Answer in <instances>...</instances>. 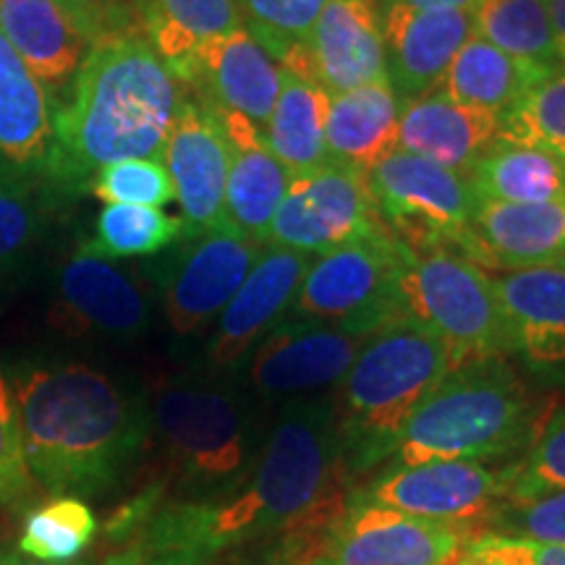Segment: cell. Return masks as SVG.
Here are the masks:
<instances>
[{"mask_svg":"<svg viewBox=\"0 0 565 565\" xmlns=\"http://www.w3.org/2000/svg\"><path fill=\"white\" fill-rule=\"evenodd\" d=\"M345 479L333 391L280 404L252 477L212 500H162L137 536L145 565H212L236 550L275 542L303 565L341 513Z\"/></svg>","mask_w":565,"mask_h":565,"instance_id":"1","label":"cell"},{"mask_svg":"<svg viewBox=\"0 0 565 565\" xmlns=\"http://www.w3.org/2000/svg\"><path fill=\"white\" fill-rule=\"evenodd\" d=\"M32 479L55 498L116 490L150 440L145 395L89 364H32L13 374Z\"/></svg>","mask_w":565,"mask_h":565,"instance_id":"2","label":"cell"},{"mask_svg":"<svg viewBox=\"0 0 565 565\" xmlns=\"http://www.w3.org/2000/svg\"><path fill=\"white\" fill-rule=\"evenodd\" d=\"M183 97L186 87L141 34L92 45L68 100L53 110L42 160L47 186L82 194L92 175L113 162L162 160Z\"/></svg>","mask_w":565,"mask_h":565,"instance_id":"3","label":"cell"},{"mask_svg":"<svg viewBox=\"0 0 565 565\" xmlns=\"http://www.w3.org/2000/svg\"><path fill=\"white\" fill-rule=\"evenodd\" d=\"M450 370L454 359L440 338L406 315L366 338L333 391L345 484L387 463L412 414Z\"/></svg>","mask_w":565,"mask_h":565,"instance_id":"4","label":"cell"},{"mask_svg":"<svg viewBox=\"0 0 565 565\" xmlns=\"http://www.w3.org/2000/svg\"><path fill=\"white\" fill-rule=\"evenodd\" d=\"M545 422V406L508 359L461 364L422 401L395 454L380 469L433 461H515Z\"/></svg>","mask_w":565,"mask_h":565,"instance_id":"5","label":"cell"},{"mask_svg":"<svg viewBox=\"0 0 565 565\" xmlns=\"http://www.w3.org/2000/svg\"><path fill=\"white\" fill-rule=\"evenodd\" d=\"M259 401L238 377L168 380L152 395L150 435L158 440L179 500H212L242 487L267 433Z\"/></svg>","mask_w":565,"mask_h":565,"instance_id":"6","label":"cell"},{"mask_svg":"<svg viewBox=\"0 0 565 565\" xmlns=\"http://www.w3.org/2000/svg\"><path fill=\"white\" fill-rule=\"evenodd\" d=\"M401 312L437 335L461 364L508 359L503 312L490 275L458 249H408L398 280Z\"/></svg>","mask_w":565,"mask_h":565,"instance_id":"7","label":"cell"},{"mask_svg":"<svg viewBox=\"0 0 565 565\" xmlns=\"http://www.w3.org/2000/svg\"><path fill=\"white\" fill-rule=\"evenodd\" d=\"M408 249L391 228H380L309 263L291 320L328 322L372 335L401 317L398 280Z\"/></svg>","mask_w":565,"mask_h":565,"instance_id":"8","label":"cell"},{"mask_svg":"<svg viewBox=\"0 0 565 565\" xmlns=\"http://www.w3.org/2000/svg\"><path fill=\"white\" fill-rule=\"evenodd\" d=\"M513 463L433 461L380 469L366 482L353 484L345 500L393 508L443 524L487 529L508 503Z\"/></svg>","mask_w":565,"mask_h":565,"instance_id":"9","label":"cell"},{"mask_svg":"<svg viewBox=\"0 0 565 565\" xmlns=\"http://www.w3.org/2000/svg\"><path fill=\"white\" fill-rule=\"evenodd\" d=\"M380 215L406 249H458L469 231L475 194L469 179L395 150L370 173Z\"/></svg>","mask_w":565,"mask_h":565,"instance_id":"10","label":"cell"},{"mask_svg":"<svg viewBox=\"0 0 565 565\" xmlns=\"http://www.w3.org/2000/svg\"><path fill=\"white\" fill-rule=\"evenodd\" d=\"M479 532L343 500L303 565H443L463 555Z\"/></svg>","mask_w":565,"mask_h":565,"instance_id":"11","label":"cell"},{"mask_svg":"<svg viewBox=\"0 0 565 565\" xmlns=\"http://www.w3.org/2000/svg\"><path fill=\"white\" fill-rule=\"evenodd\" d=\"M366 338L338 324L286 317L254 345L236 377L259 404L330 393L341 385Z\"/></svg>","mask_w":565,"mask_h":565,"instance_id":"12","label":"cell"},{"mask_svg":"<svg viewBox=\"0 0 565 565\" xmlns=\"http://www.w3.org/2000/svg\"><path fill=\"white\" fill-rule=\"evenodd\" d=\"M380 228L387 225L372 196L370 175L324 162L288 183L267 244L322 257Z\"/></svg>","mask_w":565,"mask_h":565,"instance_id":"13","label":"cell"},{"mask_svg":"<svg viewBox=\"0 0 565 565\" xmlns=\"http://www.w3.org/2000/svg\"><path fill=\"white\" fill-rule=\"evenodd\" d=\"M265 246L228 225L175 246L154 267L168 328L186 338L221 317Z\"/></svg>","mask_w":565,"mask_h":565,"instance_id":"14","label":"cell"},{"mask_svg":"<svg viewBox=\"0 0 565 565\" xmlns=\"http://www.w3.org/2000/svg\"><path fill=\"white\" fill-rule=\"evenodd\" d=\"M508 356L536 385L565 387V265L508 270L492 278Z\"/></svg>","mask_w":565,"mask_h":565,"instance_id":"15","label":"cell"},{"mask_svg":"<svg viewBox=\"0 0 565 565\" xmlns=\"http://www.w3.org/2000/svg\"><path fill=\"white\" fill-rule=\"evenodd\" d=\"M307 270V254L275 244L265 246L228 307L221 312L215 333L204 345V364L210 374L236 377L254 345L291 312V303Z\"/></svg>","mask_w":565,"mask_h":565,"instance_id":"16","label":"cell"},{"mask_svg":"<svg viewBox=\"0 0 565 565\" xmlns=\"http://www.w3.org/2000/svg\"><path fill=\"white\" fill-rule=\"evenodd\" d=\"M162 160L181 204V221L186 228L183 238L225 228L231 145L215 110L200 97L189 95V89L168 134Z\"/></svg>","mask_w":565,"mask_h":565,"instance_id":"17","label":"cell"},{"mask_svg":"<svg viewBox=\"0 0 565 565\" xmlns=\"http://www.w3.org/2000/svg\"><path fill=\"white\" fill-rule=\"evenodd\" d=\"M171 71L194 97L221 110L238 113L263 131L286 74L246 26L207 42Z\"/></svg>","mask_w":565,"mask_h":565,"instance_id":"18","label":"cell"},{"mask_svg":"<svg viewBox=\"0 0 565 565\" xmlns=\"http://www.w3.org/2000/svg\"><path fill=\"white\" fill-rule=\"evenodd\" d=\"M51 322L68 335L137 338L150 324V296L134 273L79 249L58 275Z\"/></svg>","mask_w":565,"mask_h":565,"instance_id":"19","label":"cell"},{"mask_svg":"<svg viewBox=\"0 0 565 565\" xmlns=\"http://www.w3.org/2000/svg\"><path fill=\"white\" fill-rule=\"evenodd\" d=\"M387 79L401 103L433 92L475 34V9L414 11L380 3Z\"/></svg>","mask_w":565,"mask_h":565,"instance_id":"20","label":"cell"},{"mask_svg":"<svg viewBox=\"0 0 565 565\" xmlns=\"http://www.w3.org/2000/svg\"><path fill=\"white\" fill-rule=\"evenodd\" d=\"M458 252L494 270L565 265V196L542 204L475 202Z\"/></svg>","mask_w":565,"mask_h":565,"instance_id":"21","label":"cell"},{"mask_svg":"<svg viewBox=\"0 0 565 565\" xmlns=\"http://www.w3.org/2000/svg\"><path fill=\"white\" fill-rule=\"evenodd\" d=\"M312 79L330 95L385 79L380 0H328L309 38Z\"/></svg>","mask_w":565,"mask_h":565,"instance_id":"22","label":"cell"},{"mask_svg":"<svg viewBox=\"0 0 565 565\" xmlns=\"http://www.w3.org/2000/svg\"><path fill=\"white\" fill-rule=\"evenodd\" d=\"M498 145L500 116L494 113L466 108L437 89L401 103V152L416 154L469 179L477 162Z\"/></svg>","mask_w":565,"mask_h":565,"instance_id":"23","label":"cell"},{"mask_svg":"<svg viewBox=\"0 0 565 565\" xmlns=\"http://www.w3.org/2000/svg\"><path fill=\"white\" fill-rule=\"evenodd\" d=\"M210 105V103H207ZM215 110L231 145L228 183H225V223L246 238L267 244L275 212L286 196L291 175L275 160L265 145V131L244 116L231 110Z\"/></svg>","mask_w":565,"mask_h":565,"instance_id":"24","label":"cell"},{"mask_svg":"<svg viewBox=\"0 0 565 565\" xmlns=\"http://www.w3.org/2000/svg\"><path fill=\"white\" fill-rule=\"evenodd\" d=\"M401 100L391 79L330 95L328 110V162L370 175L385 158L398 150Z\"/></svg>","mask_w":565,"mask_h":565,"instance_id":"25","label":"cell"},{"mask_svg":"<svg viewBox=\"0 0 565 565\" xmlns=\"http://www.w3.org/2000/svg\"><path fill=\"white\" fill-rule=\"evenodd\" d=\"M0 34L34 79L53 89L79 71L92 47L58 0H0Z\"/></svg>","mask_w":565,"mask_h":565,"instance_id":"26","label":"cell"},{"mask_svg":"<svg viewBox=\"0 0 565 565\" xmlns=\"http://www.w3.org/2000/svg\"><path fill=\"white\" fill-rule=\"evenodd\" d=\"M553 71L555 68L540 66V63L513 58L471 34V40L456 53L454 63L435 89L466 108H479L503 118L536 82H542Z\"/></svg>","mask_w":565,"mask_h":565,"instance_id":"27","label":"cell"},{"mask_svg":"<svg viewBox=\"0 0 565 565\" xmlns=\"http://www.w3.org/2000/svg\"><path fill=\"white\" fill-rule=\"evenodd\" d=\"M51 134V97L0 34V158L13 168H42Z\"/></svg>","mask_w":565,"mask_h":565,"instance_id":"28","label":"cell"},{"mask_svg":"<svg viewBox=\"0 0 565 565\" xmlns=\"http://www.w3.org/2000/svg\"><path fill=\"white\" fill-rule=\"evenodd\" d=\"M328 110L330 92L322 84L288 71L282 74L280 95L265 126V145L291 179L328 162Z\"/></svg>","mask_w":565,"mask_h":565,"instance_id":"29","label":"cell"},{"mask_svg":"<svg viewBox=\"0 0 565 565\" xmlns=\"http://www.w3.org/2000/svg\"><path fill=\"white\" fill-rule=\"evenodd\" d=\"M139 21L145 40L168 68L244 26L236 0H139Z\"/></svg>","mask_w":565,"mask_h":565,"instance_id":"30","label":"cell"},{"mask_svg":"<svg viewBox=\"0 0 565 565\" xmlns=\"http://www.w3.org/2000/svg\"><path fill=\"white\" fill-rule=\"evenodd\" d=\"M475 202L542 204L565 196V160L532 147L498 145L469 173Z\"/></svg>","mask_w":565,"mask_h":565,"instance_id":"31","label":"cell"},{"mask_svg":"<svg viewBox=\"0 0 565 565\" xmlns=\"http://www.w3.org/2000/svg\"><path fill=\"white\" fill-rule=\"evenodd\" d=\"M324 3L328 0H236L246 30L288 74L303 79H312L309 38Z\"/></svg>","mask_w":565,"mask_h":565,"instance_id":"32","label":"cell"},{"mask_svg":"<svg viewBox=\"0 0 565 565\" xmlns=\"http://www.w3.org/2000/svg\"><path fill=\"white\" fill-rule=\"evenodd\" d=\"M475 34L519 61L561 66L545 0H479Z\"/></svg>","mask_w":565,"mask_h":565,"instance_id":"33","label":"cell"},{"mask_svg":"<svg viewBox=\"0 0 565 565\" xmlns=\"http://www.w3.org/2000/svg\"><path fill=\"white\" fill-rule=\"evenodd\" d=\"M186 236L181 217L166 215L160 207H137V204H108L95 223V236L82 252L103 259L147 257L173 246Z\"/></svg>","mask_w":565,"mask_h":565,"instance_id":"34","label":"cell"},{"mask_svg":"<svg viewBox=\"0 0 565 565\" xmlns=\"http://www.w3.org/2000/svg\"><path fill=\"white\" fill-rule=\"evenodd\" d=\"M97 534V515L79 498H53L26 513L17 550L42 563H74Z\"/></svg>","mask_w":565,"mask_h":565,"instance_id":"35","label":"cell"},{"mask_svg":"<svg viewBox=\"0 0 565 565\" xmlns=\"http://www.w3.org/2000/svg\"><path fill=\"white\" fill-rule=\"evenodd\" d=\"M500 145L532 147L565 160V66L536 82L500 118Z\"/></svg>","mask_w":565,"mask_h":565,"instance_id":"36","label":"cell"},{"mask_svg":"<svg viewBox=\"0 0 565 565\" xmlns=\"http://www.w3.org/2000/svg\"><path fill=\"white\" fill-rule=\"evenodd\" d=\"M565 492V408L547 416L529 450L513 463L508 503Z\"/></svg>","mask_w":565,"mask_h":565,"instance_id":"37","label":"cell"},{"mask_svg":"<svg viewBox=\"0 0 565 565\" xmlns=\"http://www.w3.org/2000/svg\"><path fill=\"white\" fill-rule=\"evenodd\" d=\"M87 192L108 204L162 207L175 200L171 173L160 160L137 158L105 166L92 175Z\"/></svg>","mask_w":565,"mask_h":565,"instance_id":"38","label":"cell"},{"mask_svg":"<svg viewBox=\"0 0 565 565\" xmlns=\"http://www.w3.org/2000/svg\"><path fill=\"white\" fill-rule=\"evenodd\" d=\"M45 225V194L30 181L0 179V263H11L38 242Z\"/></svg>","mask_w":565,"mask_h":565,"instance_id":"39","label":"cell"},{"mask_svg":"<svg viewBox=\"0 0 565 565\" xmlns=\"http://www.w3.org/2000/svg\"><path fill=\"white\" fill-rule=\"evenodd\" d=\"M34 490H38V482L26 466L11 385L0 374V508L26 505Z\"/></svg>","mask_w":565,"mask_h":565,"instance_id":"40","label":"cell"},{"mask_svg":"<svg viewBox=\"0 0 565 565\" xmlns=\"http://www.w3.org/2000/svg\"><path fill=\"white\" fill-rule=\"evenodd\" d=\"M487 529L550 542V545H565V492L545 494L526 503H505Z\"/></svg>","mask_w":565,"mask_h":565,"instance_id":"41","label":"cell"},{"mask_svg":"<svg viewBox=\"0 0 565 565\" xmlns=\"http://www.w3.org/2000/svg\"><path fill=\"white\" fill-rule=\"evenodd\" d=\"M58 3L68 11L89 45L141 34L139 0H58Z\"/></svg>","mask_w":565,"mask_h":565,"instance_id":"42","label":"cell"},{"mask_svg":"<svg viewBox=\"0 0 565 565\" xmlns=\"http://www.w3.org/2000/svg\"><path fill=\"white\" fill-rule=\"evenodd\" d=\"M469 555L494 565H565V545L526 540V536L479 532L469 545Z\"/></svg>","mask_w":565,"mask_h":565,"instance_id":"43","label":"cell"},{"mask_svg":"<svg viewBox=\"0 0 565 565\" xmlns=\"http://www.w3.org/2000/svg\"><path fill=\"white\" fill-rule=\"evenodd\" d=\"M550 26H553L557 63L565 66V0H545Z\"/></svg>","mask_w":565,"mask_h":565,"instance_id":"44","label":"cell"},{"mask_svg":"<svg viewBox=\"0 0 565 565\" xmlns=\"http://www.w3.org/2000/svg\"><path fill=\"white\" fill-rule=\"evenodd\" d=\"M380 3L404 6V9H414V11H429V9H475L479 0H380Z\"/></svg>","mask_w":565,"mask_h":565,"instance_id":"45","label":"cell"},{"mask_svg":"<svg viewBox=\"0 0 565 565\" xmlns=\"http://www.w3.org/2000/svg\"><path fill=\"white\" fill-rule=\"evenodd\" d=\"M0 565H87L84 561H74V563H42V561H32V557L21 555L19 550H9V553L0 555Z\"/></svg>","mask_w":565,"mask_h":565,"instance_id":"46","label":"cell"},{"mask_svg":"<svg viewBox=\"0 0 565 565\" xmlns=\"http://www.w3.org/2000/svg\"><path fill=\"white\" fill-rule=\"evenodd\" d=\"M9 291V273H6V265L0 263V312H3V296Z\"/></svg>","mask_w":565,"mask_h":565,"instance_id":"47","label":"cell"},{"mask_svg":"<svg viewBox=\"0 0 565 565\" xmlns=\"http://www.w3.org/2000/svg\"><path fill=\"white\" fill-rule=\"evenodd\" d=\"M263 565H294V563H288L286 557H280V555H267Z\"/></svg>","mask_w":565,"mask_h":565,"instance_id":"48","label":"cell"},{"mask_svg":"<svg viewBox=\"0 0 565 565\" xmlns=\"http://www.w3.org/2000/svg\"><path fill=\"white\" fill-rule=\"evenodd\" d=\"M463 565H494V563H487V561H482V557H475V555L466 553V561H463Z\"/></svg>","mask_w":565,"mask_h":565,"instance_id":"49","label":"cell"},{"mask_svg":"<svg viewBox=\"0 0 565 565\" xmlns=\"http://www.w3.org/2000/svg\"><path fill=\"white\" fill-rule=\"evenodd\" d=\"M466 553H469V550H466ZM466 553H463V555H456L454 561H448V563H443V565H463V561H466Z\"/></svg>","mask_w":565,"mask_h":565,"instance_id":"50","label":"cell"}]
</instances>
